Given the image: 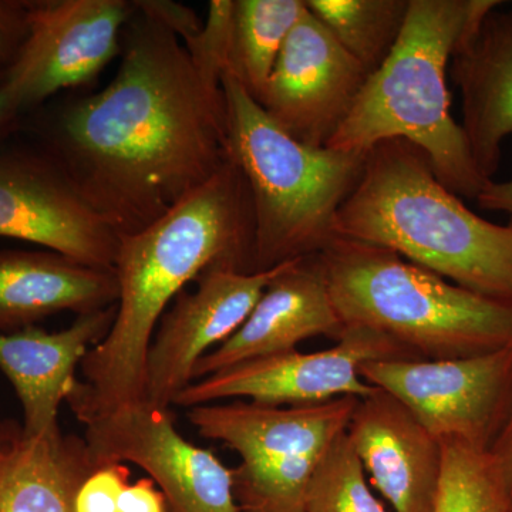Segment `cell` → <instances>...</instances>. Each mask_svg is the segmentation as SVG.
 <instances>
[{
	"label": "cell",
	"instance_id": "277c9868",
	"mask_svg": "<svg viewBox=\"0 0 512 512\" xmlns=\"http://www.w3.org/2000/svg\"><path fill=\"white\" fill-rule=\"evenodd\" d=\"M500 0H410L402 35L367 77L330 150L366 156L387 140L409 141L429 157L440 183L476 201L485 184L461 124L451 116L447 66Z\"/></svg>",
	"mask_w": 512,
	"mask_h": 512
},
{
	"label": "cell",
	"instance_id": "5b68a950",
	"mask_svg": "<svg viewBox=\"0 0 512 512\" xmlns=\"http://www.w3.org/2000/svg\"><path fill=\"white\" fill-rule=\"evenodd\" d=\"M345 326L377 330L416 359L512 348V305L467 291L390 249L335 237L320 252Z\"/></svg>",
	"mask_w": 512,
	"mask_h": 512
},
{
	"label": "cell",
	"instance_id": "d4e9b609",
	"mask_svg": "<svg viewBox=\"0 0 512 512\" xmlns=\"http://www.w3.org/2000/svg\"><path fill=\"white\" fill-rule=\"evenodd\" d=\"M130 468L120 461H110L84 480L76 495V512H116L117 503L130 480Z\"/></svg>",
	"mask_w": 512,
	"mask_h": 512
},
{
	"label": "cell",
	"instance_id": "1f68e13d",
	"mask_svg": "<svg viewBox=\"0 0 512 512\" xmlns=\"http://www.w3.org/2000/svg\"><path fill=\"white\" fill-rule=\"evenodd\" d=\"M5 70L2 69V67H0V83L3 82V79H5Z\"/></svg>",
	"mask_w": 512,
	"mask_h": 512
},
{
	"label": "cell",
	"instance_id": "cb8c5ba5",
	"mask_svg": "<svg viewBox=\"0 0 512 512\" xmlns=\"http://www.w3.org/2000/svg\"><path fill=\"white\" fill-rule=\"evenodd\" d=\"M305 512H389L373 493L346 431L330 444L312 474Z\"/></svg>",
	"mask_w": 512,
	"mask_h": 512
},
{
	"label": "cell",
	"instance_id": "ffe728a7",
	"mask_svg": "<svg viewBox=\"0 0 512 512\" xmlns=\"http://www.w3.org/2000/svg\"><path fill=\"white\" fill-rule=\"evenodd\" d=\"M106 463L84 437L63 434L60 427L33 437L22 424L2 421L0 512H76L84 480Z\"/></svg>",
	"mask_w": 512,
	"mask_h": 512
},
{
	"label": "cell",
	"instance_id": "5bb4252c",
	"mask_svg": "<svg viewBox=\"0 0 512 512\" xmlns=\"http://www.w3.org/2000/svg\"><path fill=\"white\" fill-rule=\"evenodd\" d=\"M134 12L126 0H39L29 12V37L5 79L23 109L64 89L83 86L121 53Z\"/></svg>",
	"mask_w": 512,
	"mask_h": 512
},
{
	"label": "cell",
	"instance_id": "f1b7e54d",
	"mask_svg": "<svg viewBox=\"0 0 512 512\" xmlns=\"http://www.w3.org/2000/svg\"><path fill=\"white\" fill-rule=\"evenodd\" d=\"M488 453L512 500V410Z\"/></svg>",
	"mask_w": 512,
	"mask_h": 512
},
{
	"label": "cell",
	"instance_id": "6da1fadb",
	"mask_svg": "<svg viewBox=\"0 0 512 512\" xmlns=\"http://www.w3.org/2000/svg\"><path fill=\"white\" fill-rule=\"evenodd\" d=\"M116 76L67 104L49 154L119 235L153 224L234 157L222 72L138 9L121 39Z\"/></svg>",
	"mask_w": 512,
	"mask_h": 512
},
{
	"label": "cell",
	"instance_id": "7402d4cb",
	"mask_svg": "<svg viewBox=\"0 0 512 512\" xmlns=\"http://www.w3.org/2000/svg\"><path fill=\"white\" fill-rule=\"evenodd\" d=\"M340 45L375 73L402 35L410 0H305Z\"/></svg>",
	"mask_w": 512,
	"mask_h": 512
},
{
	"label": "cell",
	"instance_id": "7a4b0ae2",
	"mask_svg": "<svg viewBox=\"0 0 512 512\" xmlns=\"http://www.w3.org/2000/svg\"><path fill=\"white\" fill-rule=\"evenodd\" d=\"M211 266L254 272L251 195L234 157L153 224L120 235L116 319L84 357L83 380L66 400L80 423L143 402L146 357L158 323L178 293Z\"/></svg>",
	"mask_w": 512,
	"mask_h": 512
},
{
	"label": "cell",
	"instance_id": "603a6c76",
	"mask_svg": "<svg viewBox=\"0 0 512 512\" xmlns=\"http://www.w3.org/2000/svg\"><path fill=\"white\" fill-rule=\"evenodd\" d=\"M441 448L436 512H512L510 494L488 451L457 440H443Z\"/></svg>",
	"mask_w": 512,
	"mask_h": 512
},
{
	"label": "cell",
	"instance_id": "e0dca14e",
	"mask_svg": "<svg viewBox=\"0 0 512 512\" xmlns=\"http://www.w3.org/2000/svg\"><path fill=\"white\" fill-rule=\"evenodd\" d=\"M116 313L117 303L77 316L60 332L30 326L0 335V370L22 403V426L28 436H43L59 427L60 404L79 382L77 367L109 335Z\"/></svg>",
	"mask_w": 512,
	"mask_h": 512
},
{
	"label": "cell",
	"instance_id": "3957f363",
	"mask_svg": "<svg viewBox=\"0 0 512 512\" xmlns=\"http://www.w3.org/2000/svg\"><path fill=\"white\" fill-rule=\"evenodd\" d=\"M335 237L396 252L461 288L512 305V222L474 214L421 148L397 138L366 154Z\"/></svg>",
	"mask_w": 512,
	"mask_h": 512
},
{
	"label": "cell",
	"instance_id": "d6986e66",
	"mask_svg": "<svg viewBox=\"0 0 512 512\" xmlns=\"http://www.w3.org/2000/svg\"><path fill=\"white\" fill-rule=\"evenodd\" d=\"M117 301L114 269L92 268L52 251H0V335L60 312L86 315Z\"/></svg>",
	"mask_w": 512,
	"mask_h": 512
},
{
	"label": "cell",
	"instance_id": "44dd1931",
	"mask_svg": "<svg viewBox=\"0 0 512 512\" xmlns=\"http://www.w3.org/2000/svg\"><path fill=\"white\" fill-rule=\"evenodd\" d=\"M305 9V0H232L225 72L258 103Z\"/></svg>",
	"mask_w": 512,
	"mask_h": 512
},
{
	"label": "cell",
	"instance_id": "ba28073f",
	"mask_svg": "<svg viewBox=\"0 0 512 512\" xmlns=\"http://www.w3.org/2000/svg\"><path fill=\"white\" fill-rule=\"evenodd\" d=\"M366 383L406 404L440 441L488 451L512 410V348L446 360H373Z\"/></svg>",
	"mask_w": 512,
	"mask_h": 512
},
{
	"label": "cell",
	"instance_id": "52a82bcc",
	"mask_svg": "<svg viewBox=\"0 0 512 512\" xmlns=\"http://www.w3.org/2000/svg\"><path fill=\"white\" fill-rule=\"evenodd\" d=\"M357 397L305 406L210 403L188 409L204 439L241 457L234 470L239 512H305L309 481L326 451L348 429Z\"/></svg>",
	"mask_w": 512,
	"mask_h": 512
},
{
	"label": "cell",
	"instance_id": "9a60e30c",
	"mask_svg": "<svg viewBox=\"0 0 512 512\" xmlns=\"http://www.w3.org/2000/svg\"><path fill=\"white\" fill-rule=\"evenodd\" d=\"M346 434L394 512H436L443 448L406 404L376 387L357 403Z\"/></svg>",
	"mask_w": 512,
	"mask_h": 512
},
{
	"label": "cell",
	"instance_id": "484cf974",
	"mask_svg": "<svg viewBox=\"0 0 512 512\" xmlns=\"http://www.w3.org/2000/svg\"><path fill=\"white\" fill-rule=\"evenodd\" d=\"M32 2L0 0V67L8 72L29 37Z\"/></svg>",
	"mask_w": 512,
	"mask_h": 512
},
{
	"label": "cell",
	"instance_id": "4fadbf2b",
	"mask_svg": "<svg viewBox=\"0 0 512 512\" xmlns=\"http://www.w3.org/2000/svg\"><path fill=\"white\" fill-rule=\"evenodd\" d=\"M366 70L306 8L286 39L262 109L276 126L311 147H326L348 119Z\"/></svg>",
	"mask_w": 512,
	"mask_h": 512
},
{
	"label": "cell",
	"instance_id": "d6a6232c",
	"mask_svg": "<svg viewBox=\"0 0 512 512\" xmlns=\"http://www.w3.org/2000/svg\"><path fill=\"white\" fill-rule=\"evenodd\" d=\"M0 424H2V421H0Z\"/></svg>",
	"mask_w": 512,
	"mask_h": 512
},
{
	"label": "cell",
	"instance_id": "30bf717a",
	"mask_svg": "<svg viewBox=\"0 0 512 512\" xmlns=\"http://www.w3.org/2000/svg\"><path fill=\"white\" fill-rule=\"evenodd\" d=\"M84 427V440L101 460L143 468L164 494L168 511L239 512L234 470L210 448L184 439L171 409L143 400Z\"/></svg>",
	"mask_w": 512,
	"mask_h": 512
},
{
	"label": "cell",
	"instance_id": "9c48e42d",
	"mask_svg": "<svg viewBox=\"0 0 512 512\" xmlns=\"http://www.w3.org/2000/svg\"><path fill=\"white\" fill-rule=\"evenodd\" d=\"M416 360L412 353L377 330L346 326L333 348L298 349L248 360L191 383L173 406L191 407L245 397L266 406H305L339 399H365L376 387L360 376L373 360Z\"/></svg>",
	"mask_w": 512,
	"mask_h": 512
},
{
	"label": "cell",
	"instance_id": "7c38bea8",
	"mask_svg": "<svg viewBox=\"0 0 512 512\" xmlns=\"http://www.w3.org/2000/svg\"><path fill=\"white\" fill-rule=\"evenodd\" d=\"M291 262L261 272L211 266L195 279L194 291L178 293L148 348L144 402L171 409L175 397L192 383L198 360L241 328L268 285Z\"/></svg>",
	"mask_w": 512,
	"mask_h": 512
},
{
	"label": "cell",
	"instance_id": "83f0119b",
	"mask_svg": "<svg viewBox=\"0 0 512 512\" xmlns=\"http://www.w3.org/2000/svg\"><path fill=\"white\" fill-rule=\"evenodd\" d=\"M116 512H170L164 494L156 483L148 478H141L124 488L117 503Z\"/></svg>",
	"mask_w": 512,
	"mask_h": 512
},
{
	"label": "cell",
	"instance_id": "8992f818",
	"mask_svg": "<svg viewBox=\"0 0 512 512\" xmlns=\"http://www.w3.org/2000/svg\"><path fill=\"white\" fill-rule=\"evenodd\" d=\"M222 87L232 154L251 195L254 272L319 255L366 156L299 143L225 70Z\"/></svg>",
	"mask_w": 512,
	"mask_h": 512
},
{
	"label": "cell",
	"instance_id": "4dcf8cb0",
	"mask_svg": "<svg viewBox=\"0 0 512 512\" xmlns=\"http://www.w3.org/2000/svg\"><path fill=\"white\" fill-rule=\"evenodd\" d=\"M23 103L15 84L3 79L0 83V140L9 133L19 114L22 113Z\"/></svg>",
	"mask_w": 512,
	"mask_h": 512
},
{
	"label": "cell",
	"instance_id": "2e32d148",
	"mask_svg": "<svg viewBox=\"0 0 512 512\" xmlns=\"http://www.w3.org/2000/svg\"><path fill=\"white\" fill-rule=\"evenodd\" d=\"M345 329L319 256L296 259L268 285L241 328L198 360L192 383L248 360L289 352L316 336L338 340Z\"/></svg>",
	"mask_w": 512,
	"mask_h": 512
},
{
	"label": "cell",
	"instance_id": "8fae6325",
	"mask_svg": "<svg viewBox=\"0 0 512 512\" xmlns=\"http://www.w3.org/2000/svg\"><path fill=\"white\" fill-rule=\"evenodd\" d=\"M0 237L114 269L119 237L49 153H0Z\"/></svg>",
	"mask_w": 512,
	"mask_h": 512
},
{
	"label": "cell",
	"instance_id": "f546056e",
	"mask_svg": "<svg viewBox=\"0 0 512 512\" xmlns=\"http://www.w3.org/2000/svg\"><path fill=\"white\" fill-rule=\"evenodd\" d=\"M476 201L483 210L512 215V177L507 181H488Z\"/></svg>",
	"mask_w": 512,
	"mask_h": 512
},
{
	"label": "cell",
	"instance_id": "4316f807",
	"mask_svg": "<svg viewBox=\"0 0 512 512\" xmlns=\"http://www.w3.org/2000/svg\"><path fill=\"white\" fill-rule=\"evenodd\" d=\"M134 3L138 9L144 10L148 15L173 29L185 45L200 35L204 28L191 9L178 5V3L161 2V0H141V2Z\"/></svg>",
	"mask_w": 512,
	"mask_h": 512
},
{
	"label": "cell",
	"instance_id": "ac0fdd59",
	"mask_svg": "<svg viewBox=\"0 0 512 512\" xmlns=\"http://www.w3.org/2000/svg\"><path fill=\"white\" fill-rule=\"evenodd\" d=\"M464 136L485 180H493L512 136V10H491L451 59Z\"/></svg>",
	"mask_w": 512,
	"mask_h": 512
}]
</instances>
